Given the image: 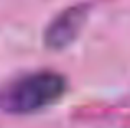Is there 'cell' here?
<instances>
[{
    "mask_svg": "<svg viewBox=\"0 0 130 128\" xmlns=\"http://www.w3.org/2000/svg\"><path fill=\"white\" fill-rule=\"evenodd\" d=\"M87 15L89 10L84 5H74L63 10L51 20L44 30V46L53 51H61L71 46L83 31L87 22Z\"/></svg>",
    "mask_w": 130,
    "mask_h": 128,
    "instance_id": "cell-2",
    "label": "cell"
},
{
    "mask_svg": "<svg viewBox=\"0 0 130 128\" xmlns=\"http://www.w3.org/2000/svg\"><path fill=\"white\" fill-rule=\"evenodd\" d=\"M66 77L54 71H36L12 80L0 90V109L10 115H28L56 103L66 92Z\"/></svg>",
    "mask_w": 130,
    "mask_h": 128,
    "instance_id": "cell-1",
    "label": "cell"
}]
</instances>
